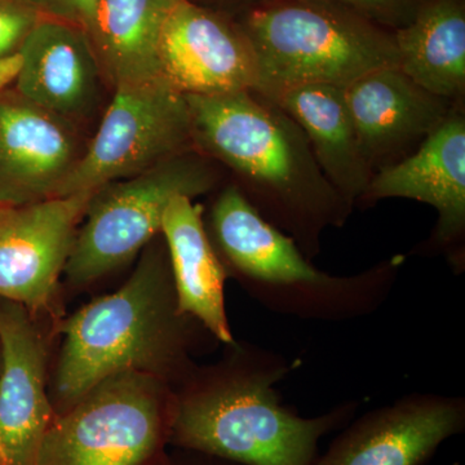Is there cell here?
Listing matches in <instances>:
<instances>
[{"label": "cell", "instance_id": "obj_5", "mask_svg": "<svg viewBox=\"0 0 465 465\" xmlns=\"http://www.w3.org/2000/svg\"><path fill=\"white\" fill-rule=\"evenodd\" d=\"M259 67V94L305 84L348 87L397 65L393 32L322 0H264L240 17Z\"/></svg>", "mask_w": 465, "mask_h": 465}, {"label": "cell", "instance_id": "obj_21", "mask_svg": "<svg viewBox=\"0 0 465 465\" xmlns=\"http://www.w3.org/2000/svg\"><path fill=\"white\" fill-rule=\"evenodd\" d=\"M348 9L384 29H401L414 17L421 0H322Z\"/></svg>", "mask_w": 465, "mask_h": 465}, {"label": "cell", "instance_id": "obj_24", "mask_svg": "<svg viewBox=\"0 0 465 465\" xmlns=\"http://www.w3.org/2000/svg\"><path fill=\"white\" fill-rule=\"evenodd\" d=\"M23 64L20 51L0 56V94L14 90L23 70Z\"/></svg>", "mask_w": 465, "mask_h": 465}, {"label": "cell", "instance_id": "obj_11", "mask_svg": "<svg viewBox=\"0 0 465 465\" xmlns=\"http://www.w3.org/2000/svg\"><path fill=\"white\" fill-rule=\"evenodd\" d=\"M158 57L159 78L185 96L258 90V60L240 21L189 0L171 9Z\"/></svg>", "mask_w": 465, "mask_h": 465}, {"label": "cell", "instance_id": "obj_6", "mask_svg": "<svg viewBox=\"0 0 465 465\" xmlns=\"http://www.w3.org/2000/svg\"><path fill=\"white\" fill-rule=\"evenodd\" d=\"M225 171L192 148L150 170L110 183L92 194L79 225L65 275L73 286H87L121 268L162 234L173 197L195 200L216 192Z\"/></svg>", "mask_w": 465, "mask_h": 465}, {"label": "cell", "instance_id": "obj_20", "mask_svg": "<svg viewBox=\"0 0 465 465\" xmlns=\"http://www.w3.org/2000/svg\"><path fill=\"white\" fill-rule=\"evenodd\" d=\"M393 36L397 65L409 78L436 96L465 104L464 0H421Z\"/></svg>", "mask_w": 465, "mask_h": 465}, {"label": "cell", "instance_id": "obj_7", "mask_svg": "<svg viewBox=\"0 0 465 465\" xmlns=\"http://www.w3.org/2000/svg\"><path fill=\"white\" fill-rule=\"evenodd\" d=\"M173 406L161 379L112 376L56 415L35 465H168Z\"/></svg>", "mask_w": 465, "mask_h": 465}, {"label": "cell", "instance_id": "obj_3", "mask_svg": "<svg viewBox=\"0 0 465 465\" xmlns=\"http://www.w3.org/2000/svg\"><path fill=\"white\" fill-rule=\"evenodd\" d=\"M197 329L204 327L177 308L166 242L158 235L121 289L61 323L54 412L63 414L101 381L124 372L182 385L195 370L189 353Z\"/></svg>", "mask_w": 465, "mask_h": 465}, {"label": "cell", "instance_id": "obj_1", "mask_svg": "<svg viewBox=\"0 0 465 465\" xmlns=\"http://www.w3.org/2000/svg\"><path fill=\"white\" fill-rule=\"evenodd\" d=\"M185 97L194 148L313 262L323 232L347 224L353 208L327 182L299 124L256 91Z\"/></svg>", "mask_w": 465, "mask_h": 465}, {"label": "cell", "instance_id": "obj_18", "mask_svg": "<svg viewBox=\"0 0 465 465\" xmlns=\"http://www.w3.org/2000/svg\"><path fill=\"white\" fill-rule=\"evenodd\" d=\"M268 99L299 124L327 182L349 206L357 208L374 173L361 146L344 88L305 84Z\"/></svg>", "mask_w": 465, "mask_h": 465}, {"label": "cell", "instance_id": "obj_9", "mask_svg": "<svg viewBox=\"0 0 465 465\" xmlns=\"http://www.w3.org/2000/svg\"><path fill=\"white\" fill-rule=\"evenodd\" d=\"M405 198L430 204L437 222L427 240L407 253L440 256L455 274L465 271V104L411 155L372 176L357 207Z\"/></svg>", "mask_w": 465, "mask_h": 465}, {"label": "cell", "instance_id": "obj_4", "mask_svg": "<svg viewBox=\"0 0 465 465\" xmlns=\"http://www.w3.org/2000/svg\"><path fill=\"white\" fill-rule=\"evenodd\" d=\"M203 220L228 275L262 307L300 320L341 322L374 313L390 298L407 260L396 253L351 275L320 271L232 183L217 189Z\"/></svg>", "mask_w": 465, "mask_h": 465}, {"label": "cell", "instance_id": "obj_23", "mask_svg": "<svg viewBox=\"0 0 465 465\" xmlns=\"http://www.w3.org/2000/svg\"><path fill=\"white\" fill-rule=\"evenodd\" d=\"M33 11L48 20L81 27L90 24L100 0H23Z\"/></svg>", "mask_w": 465, "mask_h": 465}, {"label": "cell", "instance_id": "obj_14", "mask_svg": "<svg viewBox=\"0 0 465 465\" xmlns=\"http://www.w3.org/2000/svg\"><path fill=\"white\" fill-rule=\"evenodd\" d=\"M45 378L47 347L34 316L0 299V465H35L56 418Z\"/></svg>", "mask_w": 465, "mask_h": 465}, {"label": "cell", "instance_id": "obj_10", "mask_svg": "<svg viewBox=\"0 0 465 465\" xmlns=\"http://www.w3.org/2000/svg\"><path fill=\"white\" fill-rule=\"evenodd\" d=\"M92 194L0 206V299L34 317L51 309Z\"/></svg>", "mask_w": 465, "mask_h": 465}, {"label": "cell", "instance_id": "obj_19", "mask_svg": "<svg viewBox=\"0 0 465 465\" xmlns=\"http://www.w3.org/2000/svg\"><path fill=\"white\" fill-rule=\"evenodd\" d=\"M179 0H100L85 27L110 90L159 78V43Z\"/></svg>", "mask_w": 465, "mask_h": 465}, {"label": "cell", "instance_id": "obj_25", "mask_svg": "<svg viewBox=\"0 0 465 465\" xmlns=\"http://www.w3.org/2000/svg\"><path fill=\"white\" fill-rule=\"evenodd\" d=\"M168 465H246L238 461L228 460L204 452L193 451V450L180 449L179 454L170 458Z\"/></svg>", "mask_w": 465, "mask_h": 465}, {"label": "cell", "instance_id": "obj_13", "mask_svg": "<svg viewBox=\"0 0 465 465\" xmlns=\"http://www.w3.org/2000/svg\"><path fill=\"white\" fill-rule=\"evenodd\" d=\"M87 143L81 128L14 90L0 94V206L58 197Z\"/></svg>", "mask_w": 465, "mask_h": 465}, {"label": "cell", "instance_id": "obj_2", "mask_svg": "<svg viewBox=\"0 0 465 465\" xmlns=\"http://www.w3.org/2000/svg\"><path fill=\"white\" fill-rule=\"evenodd\" d=\"M219 365L192 375L174 393L170 445L246 465H313L327 434L345 427L360 403L304 418L281 403L289 361L247 342L229 344Z\"/></svg>", "mask_w": 465, "mask_h": 465}, {"label": "cell", "instance_id": "obj_22", "mask_svg": "<svg viewBox=\"0 0 465 465\" xmlns=\"http://www.w3.org/2000/svg\"><path fill=\"white\" fill-rule=\"evenodd\" d=\"M39 20L23 0H0V56L20 51Z\"/></svg>", "mask_w": 465, "mask_h": 465}, {"label": "cell", "instance_id": "obj_16", "mask_svg": "<svg viewBox=\"0 0 465 465\" xmlns=\"http://www.w3.org/2000/svg\"><path fill=\"white\" fill-rule=\"evenodd\" d=\"M20 52L23 70L14 91L23 99L81 130L103 115L112 90L84 29L41 18Z\"/></svg>", "mask_w": 465, "mask_h": 465}, {"label": "cell", "instance_id": "obj_26", "mask_svg": "<svg viewBox=\"0 0 465 465\" xmlns=\"http://www.w3.org/2000/svg\"><path fill=\"white\" fill-rule=\"evenodd\" d=\"M189 2L224 12V14L237 18L264 0H189Z\"/></svg>", "mask_w": 465, "mask_h": 465}, {"label": "cell", "instance_id": "obj_15", "mask_svg": "<svg viewBox=\"0 0 465 465\" xmlns=\"http://www.w3.org/2000/svg\"><path fill=\"white\" fill-rule=\"evenodd\" d=\"M344 92L374 173L415 153L457 105L424 90L399 65L376 67Z\"/></svg>", "mask_w": 465, "mask_h": 465}, {"label": "cell", "instance_id": "obj_12", "mask_svg": "<svg viewBox=\"0 0 465 465\" xmlns=\"http://www.w3.org/2000/svg\"><path fill=\"white\" fill-rule=\"evenodd\" d=\"M465 430V400L412 393L354 418L313 465H424Z\"/></svg>", "mask_w": 465, "mask_h": 465}, {"label": "cell", "instance_id": "obj_17", "mask_svg": "<svg viewBox=\"0 0 465 465\" xmlns=\"http://www.w3.org/2000/svg\"><path fill=\"white\" fill-rule=\"evenodd\" d=\"M204 208L194 200L177 195L171 200L162 223L177 308L200 322L217 341H235L225 308L229 277L208 238Z\"/></svg>", "mask_w": 465, "mask_h": 465}, {"label": "cell", "instance_id": "obj_8", "mask_svg": "<svg viewBox=\"0 0 465 465\" xmlns=\"http://www.w3.org/2000/svg\"><path fill=\"white\" fill-rule=\"evenodd\" d=\"M192 148L185 94L162 79L116 88L58 197L96 192Z\"/></svg>", "mask_w": 465, "mask_h": 465}]
</instances>
